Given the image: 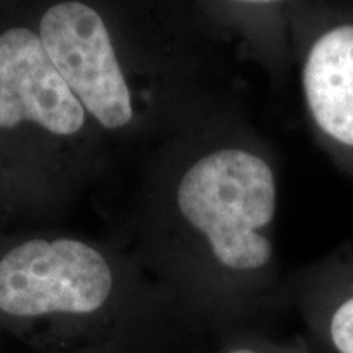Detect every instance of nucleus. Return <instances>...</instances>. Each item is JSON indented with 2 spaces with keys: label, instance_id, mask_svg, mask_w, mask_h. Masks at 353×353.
Returning <instances> with one entry per match:
<instances>
[{
  "label": "nucleus",
  "instance_id": "1",
  "mask_svg": "<svg viewBox=\"0 0 353 353\" xmlns=\"http://www.w3.org/2000/svg\"><path fill=\"white\" fill-rule=\"evenodd\" d=\"M281 165L275 145L239 108L179 172L172 208L231 311L254 312L285 294L278 255Z\"/></svg>",
  "mask_w": 353,
  "mask_h": 353
},
{
  "label": "nucleus",
  "instance_id": "2",
  "mask_svg": "<svg viewBox=\"0 0 353 353\" xmlns=\"http://www.w3.org/2000/svg\"><path fill=\"white\" fill-rule=\"evenodd\" d=\"M294 72L314 143L353 176V2L291 0Z\"/></svg>",
  "mask_w": 353,
  "mask_h": 353
},
{
  "label": "nucleus",
  "instance_id": "3",
  "mask_svg": "<svg viewBox=\"0 0 353 353\" xmlns=\"http://www.w3.org/2000/svg\"><path fill=\"white\" fill-rule=\"evenodd\" d=\"M113 283L107 260L90 245L28 241L0 260V311L20 319L88 316L107 304Z\"/></svg>",
  "mask_w": 353,
  "mask_h": 353
},
{
  "label": "nucleus",
  "instance_id": "4",
  "mask_svg": "<svg viewBox=\"0 0 353 353\" xmlns=\"http://www.w3.org/2000/svg\"><path fill=\"white\" fill-rule=\"evenodd\" d=\"M38 37L65 85L101 125L118 130L134 120L130 82L94 8L81 2L57 3L43 15Z\"/></svg>",
  "mask_w": 353,
  "mask_h": 353
},
{
  "label": "nucleus",
  "instance_id": "5",
  "mask_svg": "<svg viewBox=\"0 0 353 353\" xmlns=\"http://www.w3.org/2000/svg\"><path fill=\"white\" fill-rule=\"evenodd\" d=\"M85 112L65 85L37 33L0 34V128L33 121L54 134L81 130Z\"/></svg>",
  "mask_w": 353,
  "mask_h": 353
},
{
  "label": "nucleus",
  "instance_id": "6",
  "mask_svg": "<svg viewBox=\"0 0 353 353\" xmlns=\"http://www.w3.org/2000/svg\"><path fill=\"white\" fill-rule=\"evenodd\" d=\"M291 294L330 353H353V234L286 280Z\"/></svg>",
  "mask_w": 353,
  "mask_h": 353
},
{
  "label": "nucleus",
  "instance_id": "7",
  "mask_svg": "<svg viewBox=\"0 0 353 353\" xmlns=\"http://www.w3.org/2000/svg\"><path fill=\"white\" fill-rule=\"evenodd\" d=\"M224 7L232 37L247 61L259 65L272 85H283L294 72L290 2H232Z\"/></svg>",
  "mask_w": 353,
  "mask_h": 353
},
{
  "label": "nucleus",
  "instance_id": "8",
  "mask_svg": "<svg viewBox=\"0 0 353 353\" xmlns=\"http://www.w3.org/2000/svg\"><path fill=\"white\" fill-rule=\"evenodd\" d=\"M281 348L283 347L263 341V339L247 337L245 341L231 343L223 353H280Z\"/></svg>",
  "mask_w": 353,
  "mask_h": 353
}]
</instances>
